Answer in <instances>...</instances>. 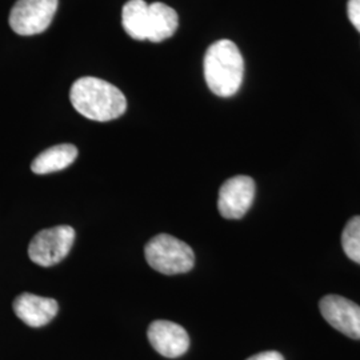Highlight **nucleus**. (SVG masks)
Returning a JSON list of instances; mask_svg holds the SVG:
<instances>
[{
    "mask_svg": "<svg viewBox=\"0 0 360 360\" xmlns=\"http://www.w3.org/2000/svg\"><path fill=\"white\" fill-rule=\"evenodd\" d=\"M70 101L80 115L95 122L114 120L127 110L123 92L99 77L77 79L70 91Z\"/></svg>",
    "mask_w": 360,
    "mask_h": 360,
    "instance_id": "obj_1",
    "label": "nucleus"
},
{
    "mask_svg": "<svg viewBox=\"0 0 360 360\" xmlns=\"http://www.w3.org/2000/svg\"><path fill=\"white\" fill-rule=\"evenodd\" d=\"M205 79L208 89L221 98L235 95L245 77V60L238 46L221 39L211 44L205 55Z\"/></svg>",
    "mask_w": 360,
    "mask_h": 360,
    "instance_id": "obj_2",
    "label": "nucleus"
},
{
    "mask_svg": "<svg viewBox=\"0 0 360 360\" xmlns=\"http://www.w3.org/2000/svg\"><path fill=\"white\" fill-rule=\"evenodd\" d=\"M148 264L165 275H176L193 270L195 254L187 243L168 233L154 236L144 248Z\"/></svg>",
    "mask_w": 360,
    "mask_h": 360,
    "instance_id": "obj_3",
    "label": "nucleus"
},
{
    "mask_svg": "<svg viewBox=\"0 0 360 360\" xmlns=\"http://www.w3.org/2000/svg\"><path fill=\"white\" fill-rule=\"evenodd\" d=\"M75 240V230L70 226H56L38 232L28 247L30 259L41 267L62 262Z\"/></svg>",
    "mask_w": 360,
    "mask_h": 360,
    "instance_id": "obj_4",
    "label": "nucleus"
},
{
    "mask_svg": "<svg viewBox=\"0 0 360 360\" xmlns=\"http://www.w3.org/2000/svg\"><path fill=\"white\" fill-rule=\"evenodd\" d=\"M59 0H18L10 13V26L18 35L44 32L52 23Z\"/></svg>",
    "mask_w": 360,
    "mask_h": 360,
    "instance_id": "obj_5",
    "label": "nucleus"
},
{
    "mask_svg": "<svg viewBox=\"0 0 360 360\" xmlns=\"http://www.w3.org/2000/svg\"><path fill=\"white\" fill-rule=\"evenodd\" d=\"M255 198V181L250 176L239 175L226 180L219 190L218 208L226 219H240Z\"/></svg>",
    "mask_w": 360,
    "mask_h": 360,
    "instance_id": "obj_6",
    "label": "nucleus"
},
{
    "mask_svg": "<svg viewBox=\"0 0 360 360\" xmlns=\"http://www.w3.org/2000/svg\"><path fill=\"white\" fill-rule=\"evenodd\" d=\"M323 318L339 333L360 339V306L339 295H327L319 303Z\"/></svg>",
    "mask_w": 360,
    "mask_h": 360,
    "instance_id": "obj_7",
    "label": "nucleus"
},
{
    "mask_svg": "<svg viewBox=\"0 0 360 360\" xmlns=\"http://www.w3.org/2000/svg\"><path fill=\"white\" fill-rule=\"evenodd\" d=\"M147 335L155 351L166 358H179L190 348V336L176 323L155 321L150 324Z\"/></svg>",
    "mask_w": 360,
    "mask_h": 360,
    "instance_id": "obj_8",
    "label": "nucleus"
},
{
    "mask_svg": "<svg viewBox=\"0 0 360 360\" xmlns=\"http://www.w3.org/2000/svg\"><path fill=\"white\" fill-rule=\"evenodd\" d=\"M13 311L27 326L43 327L56 316L59 306L55 299L26 292L13 300Z\"/></svg>",
    "mask_w": 360,
    "mask_h": 360,
    "instance_id": "obj_9",
    "label": "nucleus"
},
{
    "mask_svg": "<svg viewBox=\"0 0 360 360\" xmlns=\"http://www.w3.org/2000/svg\"><path fill=\"white\" fill-rule=\"evenodd\" d=\"M179 26L178 13L167 4L156 1L148 4V38L154 43L171 38Z\"/></svg>",
    "mask_w": 360,
    "mask_h": 360,
    "instance_id": "obj_10",
    "label": "nucleus"
},
{
    "mask_svg": "<svg viewBox=\"0 0 360 360\" xmlns=\"http://www.w3.org/2000/svg\"><path fill=\"white\" fill-rule=\"evenodd\" d=\"M77 158V148L72 144H59L38 155L32 165V172L38 175L62 171L71 166Z\"/></svg>",
    "mask_w": 360,
    "mask_h": 360,
    "instance_id": "obj_11",
    "label": "nucleus"
},
{
    "mask_svg": "<svg viewBox=\"0 0 360 360\" xmlns=\"http://www.w3.org/2000/svg\"><path fill=\"white\" fill-rule=\"evenodd\" d=\"M122 25L135 40L148 38V4L144 0H129L122 10Z\"/></svg>",
    "mask_w": 360,
    "mask_h": 360,
    "instance_id": "obj_12",
    "label": "nucleus"
},
{
    "mask_svg": "<svg viewBox=\"0 0 360 360\" xmlns=\"http://www.w3.org/2000/svg\"><path fill=\"white\" fill-rule=\"evenodd\" d=\"M343 250L352 262L360 264V217L348 221L342 233Z\"/></svg>",
    "mask_w": 360,
    "mask_h": 360,
    "instance_id": "obj_13",
    "label": "nucleus"
},
{
    "mask_svg": "<svg viewBox=\"0 0 360 360\" xmlns=\"http://www.w3.org/2000/svg\"><path fill=\"white\" fill-rule=\"evenodd\" d=\"M347 13L349 22L360 34V0H348Z\"/></svg>",
    "mask_w": 360,
    "mask_h": 360,
    "instance_id": "obj_14",
    "label": "nucleus"
},
{
    "mask_svg": "<svg viewBox=\"0 0 360 360\" xmlns=\"http://www.w3.org/2000/svg\"><path fill=\"white\" fill-rule=\"evenodd\" d=\"M247 360H284L283 355L276 352V351H266L257 354Z\"/></svg>",
    "mask_w": 360,
    "mask_h": 360,
    "instance_id": "obj_15",
    "label": "nucleus"
}]
</instances>
